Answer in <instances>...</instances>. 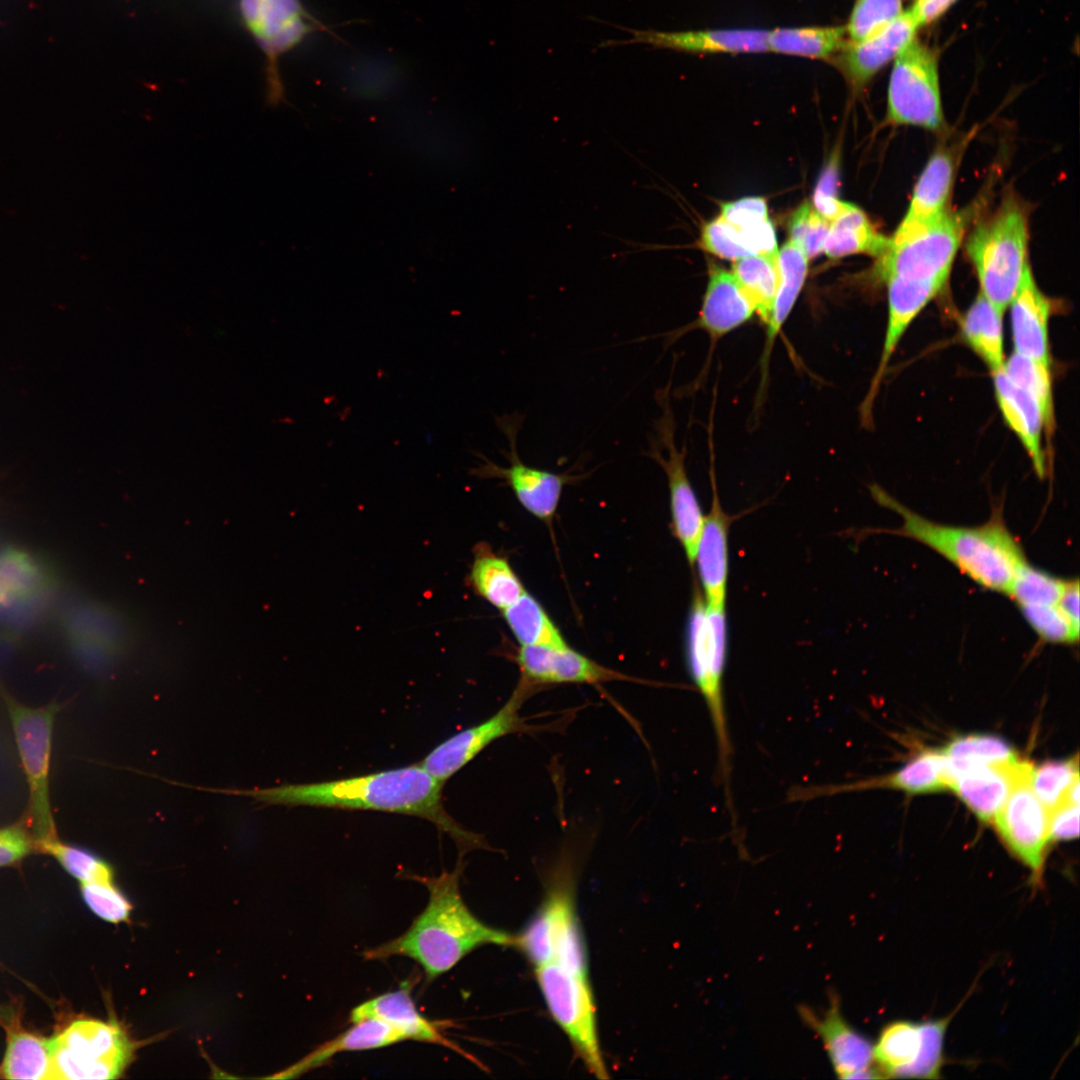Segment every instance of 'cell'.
I'll use <instances>...</instances> for the list:
<instances>
[{
    "mask_svg": "<svg viewBox=\"0 0 1080 1080\" xmlns=\"http://www.w3.org/2000/svg\"><path fill=\"white\" fill-rule=\"evenodd\" d=\"M443 784L420 764H414L325 782L220 791L249 796L267 805L375 810L416 816L449 835L462 853L486 846L480 835L462 827L445 810Z\"/></svg>",
    "mask_w": 1080,
    "mask_h": 1080,
    "instance_id": "1",
    "label": "cell"
},
{
    "mask_svg": "<svg viewBox=\"0 0 1080 1080\" xmlns=\"http://www.w3.org/2000/svg\"><path fill=\"white\" fill-rule=\"evenodd\" d=\"M462 868L459 859L454 870L439 876L406 873L405 878L427 888L426 907L403 934L365 950L363 957L366 960L410 958L421 966L427 981H431L450 971L480 946L513 945L512 935L485 924L465 904L459 886Z\"/></svg>",
    "mask_w": 1080,
    "mask_h": 1080,
    "instance_id": "2",
    "label": "cell"
},
{
    "mask_svg": "<svg viewBox=\"0 0 1080 1080\" xmlns=\"http://www.w3.org/2000/svg\"><path fill=\"white\" fill-rule=\"evenodd\" d=\"M872 492L881 505L901 517L902 525L894 533L933 549L980 586L1007 593L1017 568L1026 559L1020 544L999 517L977 527L939 524L908 509L879 488H873Z\"/></svg>",
    "mask_w": 1080,
    "mask_h": 1080,
    "instance_id": "3",
    "label": "cell"
},
{
    "mask_svg": "<svg viewBox=\"0 0 1080 1080\" xmlns=\"http://www.w3.org/2000/svg\"><path fill=\"white\" fill-rule=\"evenodd\" d=\"M1028 216L1024 202L1014 193H1006L996 210L981 219L966 239L965 249L980 293L1003 313L1029 264Z\"/></svg>",
    "mask_w": 1080,
    "mask_h": 1080,
    "instance_id": "4",
    "label": "cell"
},
{
    "mask_svg": "<svg viewBox=\"0 0 1080 1080\" xmlns=\"http://www.w3.org/2000/svg\"><path fill=\"white\" fill-rule=\"evenodd\" d=\"M686 660L689 675L708 709L717 742L718 769L729 810L732 746L727 725L723 677L728 639L725 607H707L701 588L694 585L686 625Z\"/></svg>",
    "mask_w": 1080,
    "mask_h": 1080,
    "instance_id": "5",
    "label": "cell"
},
{
    "mask_svg": "<svg viewBox=\"0 0 1080 1080\" xmlns=\"http://www.w3.org/2000/svg\"><path fill=\"white\" fill-rule=\"evenodd\" d=\"M29 793L27 824L36 844L57 836L50 801L53 730L60 705L32 707L3 692Z\"/></svg>",
    "mask_w": 1080,
    "mask_h": 1080,
    "instance_id": "6",
    "label": "cell"
},
{
    "mask_svg": "<svg viewBox=\"0 0 1080 1080\" xmlns=\"http://www.w3.org/2000/svg\"><path fill=\"white\" fill-rule=\"evenodd\" d=\"M978 204L950 210L944 217L907 239L891 243L878 257L876 274L884 282L895 278L930 284L943 290L957 250L973 221Z\"/></svg>",
    "mask_w": 1080,
    "mask_h": 1080,
    "instance_id": "7",
    "label": "cell"
},
{
    "mask_svg": "<svg viewBox=\"0 0 1080 1080\" xmlns=\"http://www.w3.org/2000/svg\"><path fill=\"white\" fill-rule=\"evenodd\" d=\"M49 1039L53 1080L118 1078L134 1050L119 1024L92 1018L75 1019Z\"/></svg>",
    "mask_w": 1080,
    "mask_h": 1080,
    "instance_id": "8",
    "label": "cell"
},
{
    "mask_svg": "<svg viewBox=\"0 0 1080 1080\" xmlns=\"http://www.w3.org/2000/svg\"><path fill=\"white\" fill-rule=\"evenodd\" d=\"M536 980L553 1019L565 1032L577 1056L599 1079L609 1077L596 1027L588 972L549 962L535 967Z\"/></svg>",
    "mask_w": 1080,
    "mask_h": 1080,
    "instance_id": "9",
    "label": "cell"
},
{
    "mask_svg": "<svg viewBox=\"0 0 1080 1080\" xmlns=\"http://www.w3.org/2000/svg\"><path fill=\"white\" fill-rule=\"evenodd\" d=\"M240 21L265 57L266 98L271 106L285 102L279 59L307 36L328 32L301 0H238Z\"/></svg>",
    "mask_w": 1080,
    "mask_h": 1080,
    "instance_id": "10",
    "label": "cell"
},
{
    "mask_svg": "<svg viewBox=\"0 0 1080 1080\" xmlns=\"http://www.w3.org/2000/svg\"><path fill=\"white\" fill-rule=\"evenodd\" d=\"M544 903L527 927L516 937V945L536 967L558 962L588 971L586 950L573 900L571 871L561 863Z\"/></svg>",
    "mask_w": 1080,
    "mask_h": 1080,
    "instance_id": "11",
    "label": "cell"
},
{
    "mask_svg": "<svg viewBox=\"0 0 1080 1080\" xmlns=\"http://www.w3.org/2000/svg\"><path fill=\"white\" fill-rule=\"evenodd\" d=\"M889 124L945 130L935 51L914 39L896 58L887 93Z\"/></svg>",
    "mask_w": 1080,
    "mask_h": 1080,
    "instance_id": "12",
    "label": "cell"
},
{
    "mask_svg": "<svg viewBox=\"0 0 1080 1080\" xmlns=\"http://www.w3.org/2000/svg\"><path fill=\"white\" fill-rule=\"evenodd\" d=\"M668 387L656 394L662 408V415L654 424V439L665 448L666 456L652 441L646 454L662 467L667 476L672 532L693 568L705 515L702 513L700 503L688 478L685 466L686 449L683 447L679 450L675 443L674 418L668 398Z\"/></svg>",
    "mask_w": 1080,
    "mask_h": 1080,
    "instance_id": "13",
    "label": "cell"
},
{
    "mask_svg": "<svg viewBox=\"0 0 1080 1080\" xmlns=\"http://www.w3.org/2000/svg\"><path fill=\"white\" fill-rule=\"evenodd\" d=\"M522 420L523 417L517 413L496 418L498 428L509 443L508 451H502L509 466L502 467L478 454L482 461L471 473L480 478L503 480L526 511L549 523L556 513L564 486L576 481L578 477L535 468L521 460L517 450V436Z\"/></svg>",
    "mask_w": 1080,
    "mask_h": 1080,
    "instance_id": "14",
    "label": "cell"
},
{
    "mask_svg": "<svg viewBox=\"0 0 1080 1080\" xmlns=\"http://www.w3.org/2000/svg\"><path fill=\"white\" fill-rule=\"evenodd\" d=\"M1032 765L1024 761L1010 793L994 818L998 832L1009 850L1033 873L1041 876L1049 839V811L1030 786Z\"/></svg>",
    "mask_w": 1080,
    "mask_h": 1080,
    "instance_id": "15",
    "label": "cell"
},
{
    "mask_svg": "<svg viewBox=\"0 0 1080 1080\" xmlns=\"http://www.w3.org/2000/svg\"><path fill=\"white\" fill-rule=\"evenodd\" d=\"M55 580L32 553L16 547L0 552V621L24 628L43 612Z\"/></svg>",
    "mask_w": 1080,
    "mask_h": 1080,
    "instance_id": "16",
    "label": "cell"
},
{
    "mask_svg": "<svg viewBox=\"0 0 1080 1080\" xmlns=\"http://www.w3.org/2000/svg\"><path fill=\"white\" fill-rule=\"evenodd\" d=\"M532 692L517 685L507 702L485 721L464 729L435 747L419 764L445 783L493 741L528 727L520 708Z\"/></svg>",
    "mask_w": 1080,
    "mask_h": 1080,
    "instance_id": "17",
    "label": "cell"
},
{
    "mask_svg": "<svg viewBox=\"0 0 1080 1080\" xmlns=\"http://www.w3.org/2000/svg\"><path fill=\"white\" fill-rule=\"evenodd\" d=\"M969 137L936 149L924 167L915 187L904 218L891 243H897L944 217L950 209L952 188L957 169Z\"/></svg>",
    "mask_w": 1080,
    "mask_h": 1080,
    "instance_id": "18",
    "label": "cell"
},
{
    "mask_svg": "<svg viewBox=\"0 0 1080 1080\" xmlns=\"http://www.w3.org/2000/svg\"><path fill=\"white\" fill-rule=\"evenodd\" d=\"M518 685L533 692L553 684H601L634 681L632 677L595 662L571 647L521 646L515 657Z\"/></svg>",
    "mask_w": 1080,
    "mask_h": 1080,
    "instance_id": "19",
    "label": "cell"
},
{
    "mask_svg": "<svg viewBox=\"0 0 1080 1080\" xmlns=\"http://www.w3.org/2000/svg\"><path fill=\"white\" fill-rule=\"evenodd\" d=\"M1023 762L985 764L943 755V771L947 787L981 820L990 822L1004 805Z\"/></svg>",
    "mask_w": 1080,
    "mask_h": 1080,
    "instance_id": "20",
    "label": "cell"
},
{
    "mask_svg": "<svg viewBox=\"0 0 1080 1080\" xmlns=\"http://www.w3.org/2000/svg\"><path fill=\"white\" fill-rule=\"evenodd\" d=\"M917 28L918 25L909 11L903 12L868 38L859 42H847L831 62L856 94L915 39Z\"/></svg>",
    "mask_w": 1080,
    "mask_h": 1080,
    "instance_id": "21",
    "label": "cell"
},
{
    "mask_svg": "<svg viewBox=\"0 0 1080 1080\" xmlns=\"http://www.w3.org/2000/svg\"><path fill=\"white\" fill-rule=\"evenodd\" d=\"M63 631L75 660L90 671L108 667L125 640L124 627L117 617L94 604L71 610L63 621Z\"/></svg>",
    "mask_w": 1080,
    "mask_h": 1080,
    "instance_id": "22",
    "label": "cell"
},
{
    "mask_svg": "<svg viewBox=\"0 0 1080 1080\" xmlns=\"http://www.w3.org/2000/svg\"><path fill=\"white\" fill-rule=\"evenodd\" d=\"M804 1021L822 1039L838 1077L842 1079H876L882 1074L871 1067L873 1045L853 1030L840 1013L838 1000L832 996L829 1008L818 1017L809 1008H801Z\"/></svg>",
    "mask_w": 1080,
    "mask_h": 1080,
    "instance_id": "23",
    "label": "cell"
},
{
    "mask_svg": "<svg viewBox=\"0 0 1080 1080\" xmlns=\"http://www.w3.org/2000/svg\"><path fill=\"white\" fill-rule=\"evenodd\" d=\"M632 38L605 45L640 43L655 48L696 54L763 53L768 51V30L755 28L705 29L689 31L629 30Z\"/></svg>",
    "mask_w": 1080,
    "mask_h": 1080,
    "instance_id": "24",
    "label": "cell"
},
{
    "mask_svg": "<svg viewBox=\"0 0 1080 1080\" xmlns=\"http://www.w3.org/2000/svg\"><path fill=\"white\" fill-rule=\"evenodd\" d=\"M884 283L888 292L887 327L879 365L860 408L864 423L870 420L880 383L900 339L923 308L941 292L933 285L902 279L891 278Z\"/></svg>",
    "mask_w": 1080,
    "mask_h": 1080,
    "instance_id": "25",
    "label": "cell"
},
{
    "mask_svg": "<svg viewBox=\"0 0 1080 1080\" xmlns=\"http://www.w3.org/2000/svg\"><path fill=\"white\" fill-rule=\"evenodd\" d=\"M364 1018H378L395 1025L408 1041L441 1045L466 1056L465 1051L446 1036L445 1028L450 1026L449 1021L430 1020L418 1011L409 984L357 1005L350 1012L349 1022Z\"/></svg>",
    "mask_w": 1080,
    "mask_h": 1080,
    "instance_id": "26",
    "label": "cell"
},
{
    "mask_svg": "<svg viewBox=\"0 0 1080 1080\" xmlns=\"http://www.w3.org/2000/svg\"><path fill=\"white\" fill-rule=\"evenodd\" d=\"M713 478V497L697 543L694 565L707 607H725L728 579L729 516L723 510Z\"/></svg>",
    "mask_w": 1080,
    "mask_h": 1080,
    "instance_id": "27",
    "label": "cell"
},
{
    "mask_svg": "<svg viewBox=\"0 0 1080 1080\" xmlns=\"http://www.w3.org/2000/svg\"><path fill=\"white\" fill-rule=\"evenodd\" d=\"M1009 306L1014 353L1050 366L1051 303L1038 288L1029 264Z\"/></svg>",
    "mask_w": 1080,
    "mask_h": 1080,
    "instance_id": "28",
    "label": "cell"
},
{
    "mask_svg": "<svg viewBox=\"0 0 1080 1080\" xmlns=\"http://www.w3.org/2000/svg\"><path fill=\"white\" fill-rule=\"evenodd\" d=\"M991 374L1000 412L1026 450L1034 471L1042 478L1046 472L1042 447L1046 419L1042 407L1029 391L1005 374L1003 367Z\"/></svg>",
    "mask_w": 1080,
    "mask_h": 1080,
    "instance_id": "29",
    "label": "cell"
},
{
    "mask_svg": "<svg viewBox=\"0 0 1080 1080\" xmlns=\"http://www.w3.org/2000/svg\"><path fill=\"white\" fill-rule=\"evenodd\" d=\"M755 310L732 272L709 265V278L694 328L704 330L713 341L748 322Z\"/></svg>",
    "mask_w": 1080,
    "mask_h": 1080,
    "instance_id": "30",
    "label": "cell"
},
{
    "mask_svg": "<svg viewBox=\"0 0 1080 1080\" xmlns=\"http://www.w3.org/2000/svg\"><path fill=\"white\" fill-rule=\"evenodd\" d=\"M404 1041H408L407 1037L395 1025L378 1018H364L352 1022L346 1030L323 1042L274 1077H299L322 1067L339 1053L379 1049Z\"/></svg>",
    "mask_w": 1080,
    "mask_h": 1080,
    "instance_id": "31",
    "label": "cell"
},
{
    "mask_svg": "<svg viewBox=\"0 0 1080 1080\" xmlns=\"http://www.w3.org/2000/svg\"><path fill=\"white\" fill-rule=\"evenodd\" d=\"M780 282L772 312L766 322V338L760 361L761 385H765L774 342L790 315L808 273V258L788 241L777 254Z\"/></svg>",
    "mask_w": 1080,
    "mask_h": 1080,
    "instance_id": "32",
    "label": "cell"
},
{
    "mask_svg": "<svg viewBox=\"0 0 1080 1080\" xmlns=\"http://www.w3.org/2000/svg\"><path fill=\"white\" fill-rule=\"evenodd\" d=\"M889 245V238L878 232L866 213L845 202L839 214L830 222L823 252L832 259L854 254L880 257Z\"/></svg>",
    "mask_w": 1080,
    "mask_h": 1080,
    "instance_id": "33",
    "label": "cell"
},
{
    "mask_svg": "<svg viewBox=\"0 0 1080 1080\" xmlns=\"http://www.w3.org/2000/svg\"><path fill=\"white\" fill-rule=\"evenodd\" d=\"M7 1041L0 1064V1078L11 1080H53L49 1038L6 1024Z\"/></svg>",
    "mask_w": 1080,
    "mask_h": 1080,
    "instance_id": "34",
    "label": "cell"
},
{
    "mask_svg": "<svg viewBox=\"0 0 1080 1080\" xmlns=\"http://www.w3.org/2000/svg\"><path fill=\"white\" fill-rule=\"evenodd\" d=\"M1003 312L980 292L960 320L963 340L991 373L1004 366Z\"/></svg>",
    "mask_w": 1080,
    "mask_h": 1080,
    "instance_id": "35",
    "label": "cell"
},
{
    "mask_svg": "<svg viewBox=\"0 0 1080 1080\" xmlns=\"http://www.w3.org/2000/svg\"><path fill=\"white\" fill-rule=\"evenodd\" d=\"M469 578L473 590L500 610L512 605L526 592L507 559L495 554L487 545H479L475 551Z\"/></svg>",
    "mask_w": 1080,
    "mask_h": 1080,
    "instance_id": "36",
    "label": "cell"
},
{
    "mask_svg": "<svg viewBox=\"0 0 1080 1080\" xmlns=\"http://www.w3.org/2000/svg\"><path fill=\"white\" fill-rule=\"evenodd\" d=\"M845 26L786 27L768 30V51L831 61L847 44Z\"/></svg>",
    "mask_w": 1080,
    "mask_h": 1080,
    "instance_id": "37",
    "label": "cell"
},
{
    "mask_svg": "<svg viewBox=\"0 0 1080 1080\" xmlns=\"http://www.w3.org/2000/svg\"><path fill=\"white\" fill-rule=\"evenodd\" d=\"M502 612L507 626L520 646H569L543 606L529 593L525 592Z\"/></svg>",
    "mask_w": 1080,
    "mask_h": 1080,
    "instance_id": "38",
    "label": "cell"
},
{
    "mask_svg": "<svg viewBox=\"0 0 1080 1080\" xmlns=\"http://www.w3.org/2000/svg\"><path fill=\"white\" fill-rule=\"evenodd\" d=\"M921 1045L920 1023L895 1021L881 1031L873 1046V1060L883 1077H902L917 1059Z\"/></svg>",
    "mask_w": 1080,
    "mask_h": 1080,
    "instance_id": "39",
    "label": "cell"
},
{
    "mask_svg": "<svg viewBox=\"0 0 1080 1080\" xmlns=\"http://www.w3.org/2000/svg\"><path fill=\"white\" fill-rule=\"evenodd\" d=\"M731 272L751 302L755 313L766 324L772 312L780 282L777 255L743 257L734 261Z\"/></svg>",
    "mask_w": 1080,
    "mask_h": 1080,
    "instance_id": "40",
    "label": "cell"
},
{
    "mask_svg": "<svg viewBox=\"0 0 1080 1080\" xmlns=\"http://www.w3.org/2000/svg\"><path fill=\"white\" fill-rule=\"evenodd\" d=\"M36 852L53 857L80 883L113 882V869L108 862L86 848L62 842L58 836L37 843Z\"/></svg>",
    "mask_w": 1080,
    "mask_h": 1080,
    "instance_id": "41",
    "label": "cell"
},
{
    "mask_svg": "<svg viewBox=\"0 0 1080 1080\" xmlns=\"http://www.w3.org/2000/svg\"><path fill=\"white\" fill-rule=\"evenodd\" d=\"M1003 370L1038 400L1046 419V433H1052L1055 422L1050 366L1013 352L1004 362Z\"/></svg>",
    "mask_w": 1080,
    "mask_h": 1080,
    "instance_id": "42",
    "label": "cell"
},
{
    "mask_svg": "<svg viewBox=\"0 0 1080 1080\" xmlns=\"http://www.w3.org/2000/svg\"><path fill=\"white\" fill-rule=\"evenodd\" d=\"M1067 581L1036 569L1025 560L1017 568L1007 594L1019 606L1058 604Z\"/></svg>",
    "mask_w": 1080,
    "mask_h": 1080,
    "instance_id": "43",
    "label": "cell"
},
{
    "mask_svg": "<svg viewBox=\"0 0 1080 1080\" xmlns=\"http://www.w3.org/2000/svg\"><path fill=\"white\" fill-rule=\"evenodd\" d=\"M1079 779L1078 758L1047 761L1038 767H1031L1030 786L1048 809H1054L1063 802L1071 785Z\"/></svg>",
    "mask_w": 1080,
    "mask_h": 1080,
    "instance_id": "44",
    "label": "cell"
},
{
    "mask_svg": "<svg viewBox=\"0 0 1080 1080\" xmlns=\"http://www.w3.org/2000/svg\"><path fill=\"white\" fill-rule=\"evenodd\" d=\"M902 13V0H855L845 26L848 42L868 38Z\"/></svg>",
    "mask_w": 1080,
    "mask_h": 1080,
    "instance_id": "45",
    "label": "cell"
},
{
    "mask_svg": "<svg viewBox=\"0 0 1080 1080\" xmlns=\"http://www.w3.org/2000/svg\"><path fill=\"white\" fill-rule=\"evenodd\" d=\"M940 752L947 757L985 764L1009 763L1018 759L1006 741L992 735L956 737Z\"/></svg>",
    "mask_w": 1080,
    "mask_h": 1080,
    "instance_id": "46",
    "label": "cell"
},
{
    "mask_svg": "<svg viewBox=\"0 0 1080 1080\" xmlns=\"http://www.w3.org/2000/svg\"><path fill=\"white\" fill-rule=\"evenodd\" d=\"M954 1013L937 1020L921 1022L922 1045L915 1062L904 1072L905 1078L935 1079L944 1063V1037Z\"/></svg>",
    "mask_w": 1080,
    "mask_h": 1080,
    "instance_id": "47",
    "label": "cell"
},
{
    "mask_svg": "<svg viewBox=\"0 0 1080 1080\" xmlns=\"http://www.w3.org/2000/svg\"><path fill=\"white\" fill-rule=\"evenodd\" d=\"M788 224L789 241L798 246L808 259L823 252L830 222L810 202L802 203L792 213Z\"/></svg>",
    "mask_w": 1080,
    "mask_h": 1080,
    "instance_id": "48",
    "label": "cell"
},
{
    "mask_svg": "<svg viewBox=\"0 0 1080 1080\" xmlns=\"http://www.w3.org/2000/svg\"><path fill=\"white\" fill-rule=\"evenodd\" d=\"M1026 621L1042 640L1052 643H1076L1075 628L1058 604L1019 606Z\"/></svg>",
    "mask_w": 1080,
    "mask_h": 1080,
    "instance_id": "49",
    "label": "cell"
},
{
    "mask_svg": "<svg viewBox=\"0 0 1080 1080\" xmlns=\"http://www.w3.org/2000/svg\"><path fill=\"white\" fill-rule=\"evenodd\" d=\"M80 891L88 908L99 918L111 923L128 919L131 905L113 882L80 883Z\"/></svg>",
    "mask_w": 1080,
    "mask_h": 1080,
    "instance_id": "50",
    "label": "cell"
},
{
    "mask_svg": "<svg viewBox=\"0 0 1080 1080\" xmlns=\"http://www.w3.org/2000/svg\"><path fill=\"white\" fill-rule=\"evenodd\" d=\"M700 245L722 259L736 261L751 255L741 232L720 216L703 226Z\"/></svg>",
    "mask_w": 1080,
    "mask_h": 1080,
    "instance_id": "51",
    "label": "cell"
},
{
    "mask_svg": "<svg viewBox=\"0 0 1080 1080\" xmlns=\"http://www.w3.org/2000/svg\"><path fill=\"white\" fill-rule=\"evenodd\" d=\"M838 187L839 157L837 152L831 156L822 170L813 193V207L829 222L839 214L845 204L838 198Z\"/></svg>",
    "mask_w": 1080,
    "mask_h": 1080,
    "instance_id": "52",
    "label": "cell"
},
{
    "mask_svg": "<svg viewBox=\"0 0 1080 1080\" xmlns=\"http://www.w3.org/2000/svg\"><path fill=\"white\" fill-rule=\"evenodd\" d=\"M35 850V838L27 823L0 827V868L19 863Z\"/></svg>",
    "mask_w": 1080,
    "mask_h": 1080,
    "instance_id": "53",
    "label": "cell"
},
{
    "mask_svg": "<svg viewBox=\"0 0 1080 1080\" xmlns=\"http://www.w3.org/2000/svg\"><path fill=\"white\" fill-rule=\"evenodd\" d=\"M720 217L737 229L750 228L769 219L767 204L761 197L724 203Z\"/></svg>",
    "mask_w": 1080,
    "mask_h": 1080,
    "instance_id": "54",
    "label": "cell"
},
{
    "mask_svg": "<svg viewBox=\"0 0 1080 1080\" xmlns=\"http://www.w3.org/2000/svg\"><path fill=\"white\" fill-rule=\"evenodd\" d=\"M1079 835V804L1063 801L1049 811V839L1071 840Z\"/></svg>",
    "mask_w": 1080,
    "mask_h": 1080,
    "instance_id": "55",
    "label": "cell"
},
{
    "mask_svg": "<svg viewBox=\"0 0 1080 1080\" xmlns=\"http://www.w3.org/2000/svg\"><path fill=\"white\" fill-rule=\"evenodd\" d=\"M956 0H915L910 15L918 25L929 24L940 17Z\"/></svg>",
    "mask_w": 1080,
    "mask_h": 1080,
    "instance_id": "56",
    "label": "cell"
},
{
    "mask_svg": "<svg viewBox=\"0 0 1080 1080\" xmlns=\"http://www.w3.org/2000/svg\"><path fill=\"white\" fill-rule=\"evenodd\" d=\"M1059 607L1073 624L1079 629V581L1068 580L1058 602Z\"/></svg>",
    "mask_w": 1080,
    "mask_h": 1080,
    "instance_id": "57",
    "label": "cell"
},
{
    "mask_svg": "<svg viewBox=\"0 0 1080 1080\" xmlns=\"http://www.w3.org/2000/svg\"><path fill=\"white\" fill-rule=\"evenodd\" d=\"M4 1019H5V1016L0 1011V1021H3Z\"/></svg>",
    "mask_w": 1080,
    "mask_h": 1080,
    "instance_id": "58",
    "label": "cell"
}]
</instances>
